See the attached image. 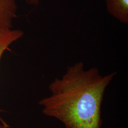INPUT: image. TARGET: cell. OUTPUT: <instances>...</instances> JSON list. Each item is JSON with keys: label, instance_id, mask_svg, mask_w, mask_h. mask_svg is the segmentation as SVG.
I'll list each match as a JSON object with an SVG mask.
<instances>
[{"label": "cell", "instance_id": "1", "mask_svg": "<svg viewBox=\"0 0 128 128\" xmlns=\"http://www.w3.org/2000/svg\"><path fill=\"white\" fill-rule=\"evenodd\" d=\"M116 75L102 76L97 68L87 70L82 62L68 66L49 84L50 94L39 101L42 112L65 128H102L104 96Z\"/></svg>", "mask_w": 128, "mask_h": 128}, {"label": "cell", "instance_id": "2", "mask_svg": "<svg viewBox=\"0 0 128 128\" xmlns=\"http://www.w3.org/2000/svg\"><path fill=\"white\" fill-rule=\"evenodd\" d=\"M17 11V0H0V34L12 30Z\"/></svg>", "mask_w": 128, "mask_h": 128}, {"label": "cell", "instance_id": "3", "mask_svg": "<svg viewBox=\"0 0 128 128\" xmlns=\"http://www.w3.org/2000/svg\"><path fill=\"white\" fill-rule=\"evenodd\" d=\"M108 12L120 23L128 24V0H105Z\"/></svg>", "mask_w": 128, "mask_h": 128}, {"label": "cell", "instance_id": "4", "mask_svg": "<svg viewBox=\"0 0 128 128\" xmlns=\"http://www.w3.org/2000/svg\"><path fill=\"white\" fill-rule=\"evenodd\" d=\"M24 35V32L20 30L12 29L7 33L0 34V61L5 52L9 49L10 46L18 40ZM2 110L0 108V122L6 124V122L2 119L1 113Z\"/></svg>", "mask_w": 128, "mask_h": 128}, {"label": "cell", "instance_id": "5", "mask_svg": "<svg viewBox=\"0 0 128 128\" xmlns=\"http://www.w3.org/2000/svg\"><path fill=\"white\" fill-rule=\"evenodd\" d=\"M26 2L30 6H37L40 2V0H25Z\"/></svg>", "mask_w": 128, "mask_h": 128}, {"label": "cell", "instance_id": "6", "mask_svg": "<svg viewBox=\"0 0 128 128\" xmlns=\"http://www.w3.org/2000/svg\"><path fill=\"white\" fill-rule=\"evenodd\" d=\"M0 128H11V127L7 123L6 124H4V123H2L0 122Z\"/></svg>", "mask_w": 128, "mask_h": 128}]
</instances>
